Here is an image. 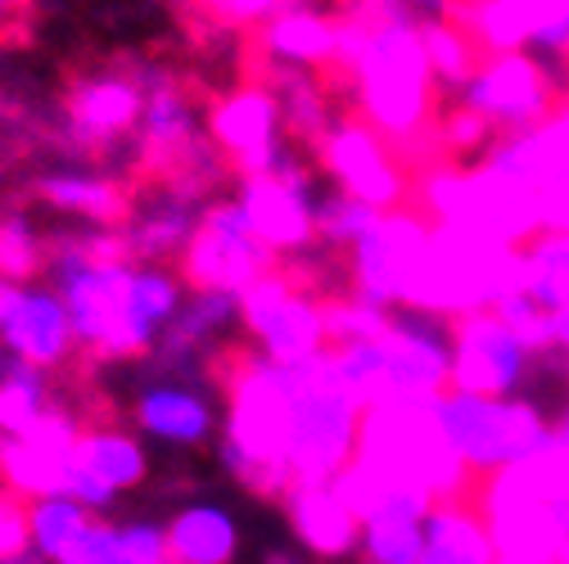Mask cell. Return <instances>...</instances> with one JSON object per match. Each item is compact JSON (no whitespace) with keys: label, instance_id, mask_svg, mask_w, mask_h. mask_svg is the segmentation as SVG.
Masks as SVG:
<instances>
[{"label":"cell","instance_id":"8992f818","mask_svg":"<svg viewBox=\"0 0 569 564\" xmlns=\"http://www.w3.org/2000/svg\"><path fill=\"white\" fill-rule=\"evenodd\" d=\"M411 208H420L435 226H457L488 235L497 244L525 249L542 235V208L529 181L502 177L492 168H452L439 163L411 181Z\"/></svg>","mask_w":569,"mask_h":564},{"label":"cell","instance_id":"6da1fadb","mask_svg":"<svg viewBox=\"0 0 569 564\" xmlns=\"http://www.w3.org/2000/svg\"><path fill=\"white\" fill-rule=\"evenodd\" d=\"M208 380L222 393V465L253 497L280 502L290 492V415L295 380L290 366H276L249 343H222L208 357Z\"/></svg>","mask_w":569,"mask_h":564},{"label":"cell","instance_id":"f546056e","mask_svg":"<svg viewBox=\"0 0 569 564\" xmlns=\"http://www.w3.org/2000/svg\"><path fill=\"white\" fill-rule=\"evenodd\" d=\"M50 271V235H41L23 213H0V275L19 285Z\"/></svg>","mask_w":569,"mask_h":564},{"label":"cell","instance_id":"74e56055","mask_svg":"<svg viewBox=\"0 0 569 564\" xmlns=\"http://www.w3.org/2000/svg\"><path fill=\"white\" fill-rule=\"evenodd\" d=\"M551 352L560 362H569V308L551 312Z\"/></svg>","mask_w":569,"mask_h":564},{"label":"cell","instance_id":"484cf974","mask_svg":"<svg viewBox=\"0 0 569 564\" xmlns=\"http://www.w3.org/2000/svg\"><path fill=\"white\" fill-rule=\"evenodd\" d=\"M425 555L439 564H497L492 537L475 502H443L425 520Z\"/></svg>","mask_w":569,"mask_h":564},{"label":"cell","instance_id":"60d3db41","mask_svg":"<svg viewBox=\"0 0 569 564\" xmlns=\"http://www.w3.org/2000/svg\"><path fill=\"white\" fill-rule=\"evenodd\" d=\"M267 564H308L303 555H290V551H276V555H267Z\"/></svg>","mask_w":569,"mask_h":564},{"label":"cell","instance_id":"f35d334b","mask_svg":"<svg viewBox=\"0 0 569 564\" xmlns=\"http://www.w3.org/2000/svg\"><path fill=\"white\" fill-rule=\"evenodd\" d=\"M32 10H37V0H0V23H19V32H23Z\"/></svg>","mask_w":569,"mask_h":564},{"label":"cell","instance_id":"44dd1931","mask_svg":"<svg viewBox=\"0 0 569 564\" xmlns=\"http://www.w3.org/2000/svg\"><path fill=\"white\" fill-rule=\"evenodd\" d=\"M284 515H290L295 537L303 542L308 555L317 560H343L362 546V520L343 506L335 483H303L295 479L290 492L280 497Z\"/></svg>","mask_w":569,"mask_h":564},{"label":"cell","instance_id":"d6986e66","mask_svg":"<svg viewBox=\"0 0 569 564\" xmlns=\"http://www.w3.org/2000/svg\"><path fill=\"white\" fill-rule=\"evenodd\" d=\"M330 59H335V14L317 6H284L267 28L249 32L244 68L280 63V68H303V73H326Z\"/></svg>","mask_w":569,"mask_h":564},{"label":"cell","instance_id":"9c48e42d","mask_svg":"<svg viewBox=\"0 0 569 564\" xmlns=\"http://www.w3.org/2000/svg\"><path fill=\"white\" fill-rule=\"evenodd\" d=\"M435 415L452 443V452L470 465L475 479H488L533 452H542L556 434L551 420L525 397H475L443 389L435 397Z\"/></svg>","mask_w":569,"mask_h":564},{"label":"cell","instance_id":"5b68a950","mask_svg":"<svg viewBox=\"0 0 569 564\" xmlns=\"http://www.w3.org/2000/svg\"><path fill=\"white\" fill-rule=\"evenodd\" d=\"M525 290H529L525 249L497 244L488 235L457 231V226H435L430 249H425L402 294V308L439 316V321H457L470 312H488L492 303Z\"/></svg>","mask_w":569,"mask_h":564},{"label":"cell","instance_id":"5bb4252c","mask_svg":"<svg viewBox=\"0 0 569 564\" xmlns=\"http://www.w3.org/2000/svg\"><path fill=\"white\" fill-rule=\"evenodd\" d=\"M435 222L420 208H393L371 222V231L348 249V294L376 303V308H402V294L411 275L430 249Z\"/></svg>","mask_w":569,"mask_h":564},{"label":"cell","instance_id":"f1b7e54d","mask_svg":"<svg viewBox=\"0 0 569 564\" xmlns=\"http://www.w3.org/2000/svg\"><path fill=\"white\" fill-rule=\"evenodd\" d=\"M525 266H529V294L547 312L569 308V231H542L538 240H529Z\"/></svg>","mask_w":569,"mask_h":564},{"label":"cell","instance_id":"d590c367","mask_svg":"<svg viewBox=\"0 0 569 564\" xmlns=\"http://www.w3.org/2000/svg\"><path fill=\"white\" fill-rule=\"evenodd\" d=\"M54 564H122V537H118L113 524L91 520Z\"/></svg>","mask_w":569,"mask_h":564},{"label":"cell","instance_id":"4fadbf2b","mask_svg":"<svg viewBox=\"0 0 569 564\" xmlns=\"http://www.w3.org/2000/svg\"><path fill=\"white\" fill-rule=\"evenodd\" d=\"M457 100L475 109L497 135H516L547 122V113L565 100V91L547 59L529 50H511V54H488L479 63L475 82Z\"/></svg>","mask_w":569,"mask_h":564},{"label":"cell","instance_id":"4dcf8cb0","mask_svg":"<svg viewBox=\"0 0 569 564\" xmlns=\"http://www.w3.org/2000/svg\"><path fill=\"white\" fill-rule=\"evenodd\" d=\"M430 520V515H425ZM425 520L420 515H385L362 524V560L367 564H411L425 551Z\"/></svg>","mask_w":569,"mask_h":564},{"label":"cell","instance_id":"d6a6232c","mask_svg":"<svg viewBox=\"0 0 569 564\" xmlns=\"http://www.w3.org/2000/svg\"><path fill=\"white\" fill-rule=\"evenodd\" d=\"M91 524V511L78 506V502H68V497H41L32 506V542L37 551L54 564L68 546H73V537Z\"/></svg>","mask_w":569,"mask_h":564},{"label":"cell","instance_id":"7a4b0ae2","mask_svg":"<svg viewBox=\"0 0 569 564\" xmlns=\"http://www.w3.org/2000/svg\"><path fill=\"white\" fill-rule=\"evenodd\" d=\"M352 91H358V118L407 163L411 181L443 163L435 145V118L443 95L420 28H376L358 73H352Z\"/></svg>","mask_w":569,"mask_h":564},{"label":"cell","instance_id":"30bf717a","mask_svg":"<svg viewBox=\"0 0 569 564\" xmlns=\"http://www.w3.org/2000/svg\"><path fill=\"white\" fill-rule=\"evenodd\" d=\"M177 266V280L190 294H244L280 262L262 249L236 199H212L199 213V226Z\"/></svg>","mask_w":569,"mask_h":564},{"label":"cell","instance_id":"2e32d148","mask_svg":"<svg viewBox=\"0 0 569 564\" xmlns=\"http://www.w3.org/2000/svg\"><path fill=\"white\" fill-rule=\"evenodd\" d=\"M317 177H321V168L295 172V177H240L236 181V203L244 208L253 235L262 240V249L276 262H290V258L321 249V240H317V199H321Z\"/></svg>","mask_w":569,"mask_h":564},{"label":"cell","instance_id":"1f68e13d","mask_svg":"<svg viewBox=\"0 0 569 564\" xmlns=\"http://www.w3.org/2000/svg\"><path fill=\"white\" fill-rule=\"evenodd\" d=\"M376 218L380 213H371V208L358 203V199H348L343 190H326L317 199V240L326 249H335V253H348L352 244L371 231Z\"/></svg>","mask_w":569,"mask_h":564},{"label":"cell","instance_id":"836d02e7","mask_svg":"<svg viewBox=\"0 0 569 564\" xmlns=\"http://www.w3.org/2000/svg\"><path fill=\"white\" fill-rule=\"evenodd\" d=\"M492 312H497V321L516 334V343L529 352V357H547V352H551V312L529 290L511 294L502 303H492Z\"/></svg>","mask_w":569,"mask_h":564},{"label":"cell","instance_id":"ac0fdd59","mask_svg":"<svg viewBox=\"0 0 569 564\" xmlns=\"http://www.w3.org/2000/svg\"><path fill=\"white\" fill-rule=\"evenodd\" d=\"M0 343L46 375H63V366L78 362L73 321H68V308L50 290H23L14 316L0 325Z\"/></svg>","mask_w":569,"mask_h":564},{"label":"cell","instance_id":"52a82bcc","mask_svg":"<svg viewBox=\"0 0 569 564\" xmlns=\"http://www.w3.org/2000/svg\"><path fill=\"white\" fill-rule=\"evenodd\" d=\"M290 380H295L290 474L303 483H335L343 465L358 456L367 402L339 375L330 348L303 366H290Z\"/></svg>","mask_w":569,"mask_h":564},{"label":"cell","instance_id":"83f0119b","mask_svg":"<svg viewBox=\"0 0 569 564\" xmlns=\"http://www.w3.org/2000/svg\"><path fill=\"white\" fill-rule=\"evenodd\" d=\"M186 23H194V37H249L258 28H267L290 0H177Z\"/></svg>","mask_w":569,"mask_h":564},{"label":"cell","instance_id":"4316f807","mask_svg":"<svg viewBox=\"0 0 569 564\" xmlns=\"http://www.w3.org/2000/svg\"><path fill=\"white\" fill-rule=\"evenodd\" d=\"M420 37H425V54H430V68H435L439 95H443V100H457V95L475 82L479 63H483L488 54L470 41V32H461V28H457V23H448V19L425 23V28H420Z\"/></svg>","mask_w":569,"mask_h":564},{"label":"cell","instance_id":"ab89813d","mask_svg":"<svg viewBox=\"0 0 569 564\" xmlns=\"http://www.w3.org/2000/svg\"><path fill=\"white\" fill-rule=\"evenodd\" d=\"M556 439H560L565 452H569V402H565V411H560V420H556Z\"/></svg>","mask_w":569,"mask_h":564},{"label":"cell","instance_id":"8fae6325","mask_svg":"<svg viewBox=\"0 0 569 564\" xmlns=\"http://www.w3.org/2000/svg\"><path fill=\"white\" fill-rule=\"evenodd\" d=\"M240 321L253 348L267 352L276 366H303L330 348L321 299L299 290L284 266L267 271L258 285L240 294Z\"/></svg>","mask_w":569,"mask_h":564},{"label":"cell","instance_id":"9a60e30c","mask_svg":"<svg viewBox=\"0 0 569 564\" xmlns=\"http://www.w3.org/2000/svg\"><path fill=\"white\" fill-rule=\"evenodd\" d=\"M203 131H208L212 145H218V154L231 163L236 181L240 177H262L276 163V154L290 145L284 122H280L276 91L258 78H244L227 95H208Z\"/></svg>","mask_w":569,"mask_h":564},{"label":"cell","instance_id":"e575fe53","mask_svg":"<svg viewBox=\"0 0 569 564\" xmlns=\"http://www.w3.org/2000/svg\"><path fill=\"white\" fill-rule=\"evenodd\" d=\"M32 546V506L14 487L0 483V564L23 560Z\"/></svg>","mask_w":569,"mask_h":564},{"label":"cell","instance_id":"7c38bea8","mask_svg":"<svg viewBox=\"0 0 569 564\" xmlns=\"http://www.w3.org/2000/svg\"><path fill=\"white\" fill-rule=\"evenodd\" d=\"M317 168L335 190L367 203L371 213L411 208V172H407V163L358 113H343V118L330 122V131L321 135V145H317Z\"/></svg>","mask_w":569,"mask_h":564},{"label":"cell","instance_id":"8d00e7d4","mask_svg":"<svg viewBox=\"0 0 569 564\" xmlns=\"http://www.w3.org/2000/svg\"><path fill=\"white\" fill-rule=\"evenodd\" d=\"M122 537V564H168V533L154 524H127Z\"/></svg>","mask_w":569,"mask_h":564},{"label":"cell","instance_id":"e0dca14e","mask_svg":"<svg viewBox=\"0 0 569 564\" xmlns=\"http://www.w3.org/2000/svg\"><path fill=\"white\" fill-rule=\"evenodd\" d=\"M452 334V389L475 397H516L529 371V352L497 321V312H470L448 321Z\"/></svg>","mask_w":569,"mask_h":564},{"label":"cell","instance_id":"d4e9b609","mask_svg":"<svg viewBox=\"0 0 569 564\" xmlns=\"http://www.w3.org/2000/svg\"><path fill=\"white\" fill-rule=\"evenodd\" d=\"M73 461L87 474H96L104 487H113V492L140 487L146 474H150L146 447H140L122 425H113V420H96V425L82 430V439L73 447Z\"/></svg>","mask_w":569,"mask_h":564},{"label":"cell","instance_id":"ffe728a7","mask_svg":"<svg viewBox=\"0 0 569 564\" xmlns=\"http://www.w3.org/2000/svg\"><path fill=\"white\" fill-rule=\"evenodd\" d=\"M131 420L150 439L177 443V447H203L218 434V406L190 380H154L136 393Z\"/></svg>","mask_w":569,"mask_h":564},{"label":"cell","instance_id":"3957f363","mask_svg":"<svg viewBox=\"0 0 569 564\" xmlns=\"http://www.w3.org/2000/svg\"><path fill=\"white\" fill-rule=\"evenodd\" d=\"M475 511L497 564H560L569 551V452L551 443L475 483Z\"/></svg>","mask_w":569,"mask_h":564},{"label":"cell","instance_id":"cb8c5ba5","mask_svg":"<svg viewBox=\"0 0 569 564\" xmlns=\"http://www.w3.org/2000/svg\"><path fill=\"white\" fill-rule=\"evenodd\" d=\"M168 533V560L172 564H236L240 528L227 506L194 502L172 515Z\"/></svg>","mask_w":569,"mask_h":564},{"label":"cell","instance_id":"7402d4cb","mask_svg":"<svg viewBox=\"0 0 569 564\" xmlns=\"http://www.w3.org/2000/svg\"><path fill=\"white\" fill-rule=\"evenodd\" d=\"M32 199L50 203L54 213H68V218H82L91 226H104V231H122L131 222V208H136V194L122 177H96V172H54V177H37L28 185Z\"/></svg>","mask_w":569,"mask_h":564},{"label":"cell","instance_id":"ba28073f","mask_svg":"<svg viewBox=\"0 0 569 564\" xmlns=\"http://www.w3.org/2000/svg\"><path fill=\"white\" fill-rule=\"evenodd\" d=\"M63 150L87 163L136 150V131L146 118V59L87 63L63 78Z\"/></svg>","mask_w":569,"mask_h":564},{"label":"cell","instance_id":"603a6c76","mask_svg":"<svg viewBox=\"0 0 569 564\" xmlns=\"http://www.w3.org/2000/svg\"><path fill=\"white\" fill-rule=\"evenodd\" d=\"M533 194L542 231H569V95L533 127Z\"/></svg>","mask_w":569,"mask_h":564},{"label":"cell","instance_id":"277c9868","mask_svg":"<svg viewBox=\"0 0 569 564\" xmlns=\"http://www.w3.org/2000/svg\"><path fill=\"white\" fill-rule=\"evenodd\" d=\"M367 470L420 492L435 506L443 502H470L475 497V474L470 465L452 452L435 397H380L362 411V434H358V456Z\"/></svg>","mask_w":569,"mask_h":564}]
</instances>
